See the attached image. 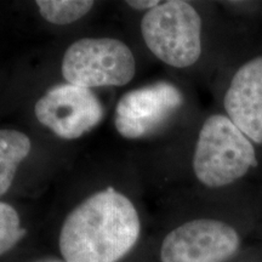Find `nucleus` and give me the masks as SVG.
<instances>
[{
	"mask_svg": "<svg viewBox=\"0 0 262 262\" xmlns=\"http://www.w3.org/2000/svg\"><path fill=\"white\" fill-rule=\"evenodd\" d=\"M135 206L107 188L78 205L62 226L60 251L66 262H118L140 237Z\"/></svg>",
	"mask_w": 262,
	"mask_h": 262,
	"instance_id": "1",
	"label": "nucleus"
},
{
	"mask_svg": "<svg viewBox=\"0 0 262 262\" xmlns=\"http://www.w3.org/2000/svg\"><path fill=\"white\" fill-rule=\"evenodd\" d=\"M253 143L228 117L214 114L199 131L193 170L203 185L224 187L256 166Z\"/></svg>",
	"mask_w": 262,
	"mask_h": 262,
	"instance_id": "2",
	"label": "nucleus"
},
{
	"mask_svg": "<svg viewBox=\"0 0 262 262\" xmlns=\"http://www.w3.org/2000/svg\"><path fill=\"white\" fill-rule=\"evenodd\" d=\"M141 32L150 52L171 67H189L201 57L202 18L187 2H160L143 16Z\"/></svg>",
	"mask_w": 262,
	"mask_h": 262,
	"instance_id": "3",
	"label": "nucleus"
},
{
	"mask_svg": "<svg viewBox=\"0 0 262 262\" xmlns=\"http://www.w3.org/2000/svg\"><path fill=\"white\" fill-rule=\"evenodd\" d=\"M62 74L78 86H123L135 75V58L123 41L112 38H84L64 52Z\"/></svg>",
	"mask_w": 262,
	"mask_h": 262,
	"instance_id": "4",
	"label": "nucleus"
},
{
	"mask_svg": "<svg viewBox=\"0 0 262 262\" xmlns=\"http://www.w3.org/2000/svg\"><path fill=\"white\" fill-rule=\"evenodd\" d=\"M241 235L233 226L196 219L172 229L160 248L162 262H227L237 254Z\"/></svg>",
	"mask_w": 262,
	"mask_h": 262,
	"instance_id": "5",
	"label": "nucleus"
},
{
	"mask_svg": "<svg viewBox=\"0 0 262 262\" xmlns=\"http://www.w3.org/2000/svg\"><path fill=\"white\" fill-rule=\"evenodd\" d=\"M39 123L64 140L79 139L102 120L104 110L90 89L70 83L51 88L34 107Z\"/></svg>",
	"mask_w": 262,
	"mask_h": 262,
	"instance_id": "6",
	"label": "nucleus"
},
{
	"mask_svg": "<svg viewBox=\"0 0 262 262\" xmlns=\"http://www.w3.org/2000/svg\"><path fill=\"white\" fill-rule=\"evenodd\" d=\"M183 103L178 88L168 81L131 90L116 107L114 125L125 139H141L158 130Z\"/></svg>",
	"mask_w": 262,
	"mask_h": 262,
	"instance_id": "7",
	"label": "nucleus"
},
{
	"mask_svg": "<svg viewBox=\"0 0 262 262\" xmlns=\"http://www.w3.org/2000/svg\"><path fill=\"white\" fill-rule=\"evenodd\" d=\"M227 117L249 140L262 143V56L242 66L224 98Z\"/></svg>",
	"mask_w": 262,
	"mask_h": 262,
	"instance_id": "8",
	"label": "nucleus"
},
{
	"mask_svg": "<svg viewBox=\"0 0 262 262\" xmlns=\"http://www.w3.org/2000/svg\"><path fill=\"white\" fill-rule=\"evenodd\" d=\"M31 140L17 130H0V196L11 187L18 165L31 152Z\"/></svg>",
	"mask_w": 262,
	"mask_h": 262,
	"instance_id": "9",
	"label": "nucleus"
},
{
	"mask_svg": "<svg viewBox=\"0 0 262 262\" xmlns=\"http://www.w3.org/2000/svg\"><path fill=\"white\" fill-rule=\"evenodd\" d=\"M42 18L54 25H70L84 17L93 9L91 0H38Z\"/></svg>",
	"mask_w": 262,
	"mask_h": 262,
	"instance_id": "10",
	"label": "nucleus"
},
{
	"mask_svg": "<svg viewBox=\"0 0 262 262\" xmlns=\"http://www.w3.org/2000/svg\"><path fill=\"white\" fill-rule=\"evenodd\" d=\"M25 229L15 208L0 202V256L8 253L24 237Z\"/></svg>",
	"mask_w": 262,
	"mask_h": 262,
	"instance_id": "11",
	"label": "nucleus"
},
{
	"mask_svg": "<svg viewBox=\"0 0 262 262\" xmlns=\"http://www.w3.org/2000/svg\"><path fill=\"white\" fill-rule=\"evenodd\" d=\"M126 4L130 6V8L136 9V10H152L156 8L157 5L160 4V2H157V0H142V2H126Z\"/></svg>",
	"mask_w": 262,
	"mask_h": 262,
	"instance_id": "12",
	"label": "nucleus"
}]
</instances>
